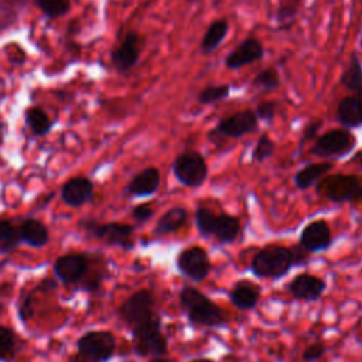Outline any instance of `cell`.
<instances>
[{
    "label": "cell",
    "instance_id": "obj_1",
    "mask_svg": "<svg viewBox=\"0 0 362 362\" xmlns=\"http://www.w3.org/2000/svg\"><path fill=\"white\" fill-rule=\"evenodd\" d=\"M310 253L298 243L293 246L284 245H266L259 249L250 260L249 270L257 279L279 280L288 274L294 267L308 264Z\"/></svg>",
    "mask_w": 362,
    "mask_h": 362
},
{
    "label": "cell",
    "instance_id": "obj_2",
    "mask_svg": "<svg viewBox=\"0 0 362 362\" xmlns=\"http://www.w3.org/2000/svg\"><path fill=\"white\" fill-rule=\"evenodd\" d=\"M178 301L187 321L194 327L223 328L229 324L225 310L194 286H184L178 291Z\"/></svg>",
    "mask_w": 362,
    "mask_h": 362
},
{
    "label": "cell",
    "instance_id": "obj_3",
    "mask_svg": "<svg viewBox=\"0 0 362 362\" xmlns=\"http://www.w3.org/2000/svg\"><path fill=\"white\" fill-rule=\"evenodd\" d=\"M194 221L202 238H212L221 245L233 243L242 230L239 218L226 212L216 214L208 206H197Z\"/></svg>",
    "mask_w": 362,
    "mask_h": 362
},
{
    "label": "cell",
    "instance_id": "obj_4",
    "mask_svg": "<svg viewBox=\"0 0 362 362\" xmlns=\"http://www.w3.org/2000/svg\"><path fill=\"white\" fill-rule=\"evenodd\" d=\"M315 192L334 204H356L362 201V177L344 173L327 174L315 184Z\"/></svg>",
    "mask_w": 362,
    "mask_h": 362
},
{
    "label": "cell",
    "instance_id": "obj_5",
    "mask_svg": "<svg viewBox=\"0 0 362 362\" xmlns=\"http://www.w3.org/2000/svg\"><path fill=\"white\" fill-rule=\"evenodd\" d=\"M132 345L137 356H164L168 351V339L163 332V318L160 314L130 328Z\"/></svg>",
    "mask_w": 362,
    "mask_h": 362
},
{
    "label": "cell",
    "instance_id": "obj_6",
    "mask_svg": "<svg viewBox=\"0 0 362 362\" xmlns=\"http://www.w3.org/2000/svg\"><path fill=\"white\" fill-rule=\"evenodd\" d=\"M78 226L92 239H98L107 246L132 250L134 247V226L122 222H99L93 218H85Z\"/></svg>",
    "mask_w": 362,
    "mask_h": 362
},
{
    "label": "cell",
    "instance_id": "obj_7",
    "mask_svg": "<svg viewBox=\"0 0 362 362\" xmlns=\"http://www.w3.org/2000/svg\"><path fill=\"white\" fill-rule=\"evenodd\" d=\"M116 352V339L110 331L85 332L76 342V354L69 362H107Z\"/></svg>",
    "mask_w": 362,
    "mask_h": 362
},
{
    "label": "cell",
    "instance_id": "obj_8",
    "mask_svg": "<svg viewBox=\"0 0 362 362\" xmlns=\"http://www.w3.org/2000/svg\"><path fill=\"white\" fill-rule=\"evenodd\" d=\"M171 170L175 180L188 188H198L208 178V164L204 156L192 148L180 153L174 158Z\"/></svg>",
    "mask_w": 362,
    "mask_h": 362
},
{
    "label": "cell",
    "instance_id": "obj_9",
    "mask_svg": "<svg viewBox=\"0 0 362 362\" xmlns=\"http://www.w3.org/2000/svg\"><path fill=\"white\" fill-rule=\"evenodd\" d=\"M259 126L255 110H240L221 119L209 132L208 139L214 144H219L226 139H240L253 133Z\"/></svg>",
    "mask_w": 362,
    "mask_h": 362
},
{
    "label": "cell",
    "instance_id": "obj_10",
    "mask_svg": "<svg viewBox=\"0 0 362 362\" xmlns=\"http://www.w3.org/2000/svg\"><path fill=\"white\" fill-rule=\"evenodd\" d=\"M356 147V137L348 129H331L318 136L310 153L322 158H344Z\"/></svg>",
    "mask_w": 362,
    "mask_h": 362
},
{
    "label": "cell",
    "instance_id": "obj_11",
    "mask_svg": "<svg viewBox=\"0 0 362 362\" xmlns=\"http://www.w3.org/2000/svg\"><path fill=\"white\" fill-rule=\"evenodd\" d=\"M158 313L156 311V298L147 288H140L132 293L119 307V317L132 328Z\"/></svg>",
    "mask_w": 362,
    "mask_h": 362
},
{
    "label": "cell",
    "instance_id": "obj_12",
    "mask_svg": "<svg viewBox=\"0 0 362 362\" xmlns=\"http://www.w3.org/2000/svg\"><path fill=\"white\" fill-rule=\"evenodd\" d=\"M92 256L82 252L65 253L55 259L52 272L55 277L65 286H78L89 273Z\"/></svg>",
    "mask_w": 362,
    "mask_h": 362
},
{
    "label": "cell",
    "instance_id": "obj_13",
    "mask_svg": "<svg viewBox=\"0 0 362 362\" xmlns=\"http://www.w3.org/2000/svg\"><path fill=\"white\" fill-rule=\"evenodd\" d=\"M144 38L137 31H127L110 52V64L120 75H127L141 57Z\"/></svg>",
    "mask_w": 362,
    "mask_h": 362
},
{
    "label": "cell",
    "instance_id": "obj_14",
    "mask_svg": "<svg viewBox=\"0 0 362 362\" xmlns=\"http://www.w3.org/2000/svg\"><path fill=\"white\" fill-rule=\"evenodd\" d=\"M175 267L178 273L194 283L204 281L212 270V263L208 252L201 246L184 247L177 259Z\"/></svg>",
    "mask_w": 362,
    "mask_h": 362
},
{
    "label": "cell",
    "instance_id": "obj_15",
    "mask_svg": "<svg viewBox=\"0 0 362 362\" xmlns=\"http://www.w3.org/2000/svg\"><path fill=\"white\" fill-rule=\"evenodd\" d=\"M332 230L325 219L308 222L300 232L298 245L310 255L321 253L332 246Z\"/></svg>",
    "mask_w": 362,
    "mask_h": 362
},
{
    "label": "cell",
    "instance_id": "obj_16",
    "mask_svg": "<svg viewBox=\"0 0 362 362\" xmlns=\"http://www.w3.org/2000/svg\"><path fill=\"white\" fill-rule=\"evenodd\" d=\"M287 290L296 300L318 301L327 290V281L315 274L300 273L290 280Z\"/></svg>",
    "mask_w": 362,
    "mask_h": 362
},
{
    "label": "cell",
    "instance_id": "obj_17",
    "mask_svg": "<svg viewBox=\"0 0 362 362\" xmlns=\"http://www.w3.org/2000/svg\"><path fill=\"white\" fill-rule=\"evenodd\" d=\"M264 52L266 51L260 40L247 37L225 57V66L230 71H238L246 65L260 61L264 57Z\"/></svg>",
    "mask_w": 362,
    "mask_h": 362
},
{
    "label": "cell",
    "instance_id": "obj_18",
    "mask_svg": "<svg viewBox=\"0 0 362 362\" xmlns=\"http://www.w3.org/2000/svg\"><path fill=\"white\" fill-rule=\"evenodd\" d=\"M95 195L93 182L83 175L66 180L61 187V199L71 208H79L90 202Z\"/></svg>",
    "mask_w": 362,
    "mask_h": 362
},
{
    "label": "cell",
    "instance_id": "obj_19",
    "mask_svg": "<svg viewBox=\"0 0 362 362\" xmlns=\"http://www.w3.org/2000/svg\"><path fill=\"white\" fill-rule=\"evenodd\" d=\"M161 184V175L158 168L146 167L141 171L136 173L132 180L127 182L124 192L129 197L146 198L154 195Z\"/></svg>",
    "mask_w": 362,
    "mask_h": 362
},
{
    "label": "cell",
    "instance_id": "obj_20",
    "mask_svg": "<svg viewBox=\"0 0 362 362\" xmlns=\"http://www.w3.org/2000/svg\"><path fill=\"white\" fill-rule=\"evenodd\" d=\"M262 288L247 279L238 280L228 291L229 301L242 311L255 310L260 301Z\"/></svg>",
    "mask_w": 362,
    "mask_h": 362
},
{
    "label": "cell",
    "instance_id": "obj_21",
    "mask_svg": "<svg viewBox=\"0 0 362 362\" xmlns=\"http://www.w3.org/2000/svg\"><path fill=\"white\" fill-rule=\"evenodd\" d=\"M335 120L344 129H358L362 126V99L354 95L344 96L335 110Z\"/></svg>",
    "mask_w": 362,
    "mask_h": 362
},
{
    "label": "cell",
    "instance_id": "obj_22",
    "mask_svg": "<svg viewBox=\"0 0 362 362\" xmlns=\"http://www.w3.org/2000/svg\"><path fill=\"white\" fill-rule=\"evenodd\" d=\"M17 228L21 243L30 247H44L49 240L48 228L37 218H25L17 225Z\"/></svg>",
    "mask_w": 362,
    "mask_h": 362
},
{
    "label": "cell",
    "instance_id": "obj_23",
    "mask_svg": "<svg viewBox=\"0 0 362 362\" xmlns=\"http://www.w3.org/2000/svg\"><path fill=\"white\" fill-rule=\"evenodd\" d=\"M188 221V209L185 206H173L167 209L156 222L153 233L156 236H167L178 232Z\"/></svg>",
    "mask_w": 362,
    "mask_h": 362
},
{
    "label": "cell",
    "instance_id": "obj_24",
    "mask_svg": "<svg viewBox=\"0 0 362 362\" xmlns=\"http://www.w3.org/2000/svg\"><path fill=\"white\" fill-rule=\"evenodd\" d=\"M334 168V164L331 161H321V163H310L307 165H304L303 168H300L296 174H294V185L301 189L305 191L308 188H311L313 185H315L322 177H325L331 170Z\"/></svg>",
    "mask_w": 362,
    "mask_h": 362
},
{
    "label": "cell",
    "instance_id": "obj_25",
    "mask_svg": "<svg viewBox=\"0 0 362 362\" xmlns=\"http://www.w3.org/2000/svg\"><path fill=\"white\" fill-rule=\"evenodd\" d=\"M24 123L34 137L47 136L55 124V122L49 117L47 110H44L41 106H37V105L25 109Z\"/></svg>",
    "mask_w": 362,
    "mask_h": 362
},
{
    "label": "cell",
    "instance_id": "obj_26",
    "mask_svg": "<svg viewBox=\"0 0 362 362\" xmlns=\"http://www.w3.org/2000/svg\"><path fill=\"white\" fill-rule=\"evenodd\" d=\"M229 33V23L225 18H218L212 21L204 33L199 44V51L202 55H211L223 42Z\"/></svg>",
    "mask_w": 362,
    "mask_h": 362
},
{
    "label": "cell",
    "instance_id": "obj_27",
    "mask_svg": "<svg viewBox=\"0 0 362 362\" xmlns=\"http://www.w3.org/2000/svg\"><path fill=\"white\" fill-rule=\"evenodd\" d=\"M339 83L351 92V95L362 99V64L356 52H352L351 59L341 74Z\"/></svg>",
    "mask_w": 362,
    "mask_h": 362
},
{
    "label": "cell",
    "instance_id": "obj_28",
    "mask_svg": "<svg viewBox=\"0 0 362 362\" xmlns=\"http://www.w3.org/2000/svg\"><path fill=\"white\" fill-rule=\"evenodd\" d=\"M27 3L28 0H0V35L20 21Z\"/></svg>",
    "mask_w": 362,
    "mask_h": 362
},
{
    "label": "cell",
    "instance_id": "obj_29",
    "mask_svg": "<svg viewBox=\"0 0 362 362\" xmlns=\"http://www.w3.org/2000/svg\"><path fill=\"white\" fill-rule=\"evenodd\" d=\"M307 0H277L276 21L281 30H288L298 14L303 11Z\"/></svg>",
    "mask_w": 362,
    "mask_h": 362
},
{
    "label": "cell",
    "instance_id": "obj_30",
    "mask_svg": "<svg viewBox=\"0 0 362 362\" xmlns=\"http://www.w3.org/2000/svg\"><path fill=\"white\" fill-rule=\"evenodd\" d=\"M20 243L17 225L10 219H0V255L13 252Z\"/></svg>",
    "mask_w": 362,
    "mask_h": 362
},
{
    "label": "cell",
    "instance_id": "obj_31",
    "mask_svg": "<svg viewBox=\"0 0 362 362\" xmlns=\"http://www.w3.org/2000/svg\"><path fill=\"white\" fill-rule=\"evenodd\" d=\"M34 6L48 20L64 17L71 10V0H34Z\"/></svg>",
    "mask_w": 362,
    "mask_h": 362
},
{
    "label": "cell",
    "instance_id": "obj_32",
    "mask_svg": "<svg viewBox=\"0 0 362 362\" xmlns=\"http://www.w3.org/2000/svg\"><path fill=\"white\" fill-rule=\"evenodd\" d=\"M17 354V338L11 328L0 325V362H11Z\"/></svg>",
    "mask_w": 362,
    "mask_h": 362
},
{
    "label": "cell",
    "instance_id": "obj_33",
    "mask_svg": "<svg viewBox=\"0 0 362 362\" xmlns=\"http://www.w3.org/2000/svg\"><path fill=\"white\" fill-rule=\"evenodd\" d=\"M230 93V85L228 83H222V85H211L204 88L198 96L197 100L201 105H212L216 102H221L223 99H226Z\"/></svg>",
    "mask_w": 362,
    "mask_h": 362
},
{
    "label": "cell",
    "instance_id": "obj_34",
    "mask_svg": "<svg viewBox=\"0 0 362 362\" xmlns=\"http://www.w3.org/2000/svg\"><path fill=\"white\" fill-rule=\"evenodd\" d=\"M280 74L274 68H266L262 69L253 79L252 85L255 88L263 89V90H274L280 86Z\"/></svg>",
    "mask_w": 362,
    "mask_h": 362
},
{
    "label": "cell",
    "instance_id": "obj_35",
    "mask_svg": "<svg viewBox=\"0 0 362 362\" xmlns=\"http://www.w3.org/2000/svg\"><path fill=\"white\" fill-rule=\"evenodd\" d=\"M274 148H276V143L270 139L269 134H262L257 141H256V146L252 151V161L253 163H263L264 160L270 158L274 153Z\"/></svg>",
    "mask_w": 362,
    "mask_h": 362
},
{
    "label": "cell",
    "instance_id": "obj_36",
    "mask_svg": "<svg viewBox=\"0 0 362 362\" xmlns=\"http://www.w3.org/2000/svg\"><path fill=\"white\" fill-rule=\"evenodd\" d=\"M255 113H256L259 120L270 123L276 117L277 103L274 100H263V102L257 103V106L255 109Z\"/></svg>",
    "mask_w": 362,
    "mask_h": 362
},
{
    "label": "cell",
    "instance_id": "obj_37",
    "mask_svg": "<svg viewBox=\"0 0 362 362\" xmlns=\"http://www.w3.org/2000/svg\"><path fill=\"white\" fill-rule=\"evenodd\" d=\"M325 354H327L325 344L317 341V342H313L308 346H305V349L301 354V359H303V362H317Z\"/></svg>",
    "mask_w": 362,
    "mask_h": 362
},
{
    "label": "cell",
    "instance_id": "obj_38",
    "mask_svg": "<svg viewBox=\"0 0 362 362\" xmlns=\"http://www.w3.org/2000/svg\"><path fill=\"white\" fill-rule=\"evenodd\" d=\"M130 215H132V218H133V221L136 223L141 225V223L148 222L153 218L154 209H153V206L150 204H139V205L132 208Z\"/></svg>",
    "mask_w": 362,
    "mask_h": 362
},
{
    "label": "cell",
    "instance_id": "obj_39",
    "mask_svg": "<svg viewBox=\"0 0 362 362\" xmlns=\"http://www.w3.org/2000/svg\"><path fill=\"white\" fill-rule=\"evenodd\" d=\"M33 294V293H31ZM31 294H27L24 297H21V300L18 301V305H17V313H18V318L21 322L27 324L28 320L33 317L34 311H33V305H31V300H33V296Z\"/></svg>",
    "mask_w": 362,
    "mask_h": 362
},
{
    "label": "cell",
    "instance_id": "obj_40",
    "mask_svg": "<svg viewBox=\"0 0 362 362\" xmlns=\"http://www.w3.org/2000/svg\"><path fill=\"white\" fill-rule=\"evenodd\" d=\"M322 126V120L321 119H315V120H311L305 124V127L303 129V134H301V139H300V146L305 144L307 141H311L314 139H317L318 136V130L321 129Z\"/></svg>",
    "mask_w": 362,
    "mask_h": 362
},
{
    "label": "cell",
    "instance_id": "obj_41",
    "mask_svg": "<svg viewBox=\"0 0 362 362\" xmlns=\"http://www.w3.org/2000/svg\"><path fill=\"white\" fill-rule=\"evenodd\" d=\"M55 287H57V283L55 281H52V280H49V279H45V280H42L38 286H37V288L34 290V291H52V290H55Z\"/></svg>",
    "mask_w": 362,
    "mask_h": 362
},
{
    "label": "cell",
    "instance_id": "obj_42",
    "mask_svg": "<svg viewBox=\"0 0 362 362\" xmlns=\"http://www.w3.org/2000/svg\"><path fill=\"white\" fill-rule=\"evenodd\" d=\"M188 362H215V361L211 359V358H202V356H199V358H192V359H189Z\"/></svg>",
    "mask_w": 362,
    "mask_h": 362
},
{
    "label": "cell",
    "instance_id": "obj_43",
    "mask_svg": "<svg viewBox=\"0 0 362 362\" xmlns=\"http://www.w3.org/2000/svg\"><path fill=\"white\" fill-rule=\"evenodd\" d=\"M150 362H173V361L168 358H164V356H158V358H151Z\"/></svg>",
    "mask_w": 362,
    "mask_h": 362
},
{
    "label": "cell",
    "instance_id": "obj_44",
    "mask_svg": "<svg viewBox=\"0 0 362 362\" xmlns=\"http://www.w3.org/2000/svg\"><path fill=\"white\" fill-rule=\"evenodd\" d=\"M355 160H358V163H359V167L362 168V151H359V154L355 157Z\"/></svg>",
    "mask_w": 362,
    "mask_h": 362
}]
</instances>
